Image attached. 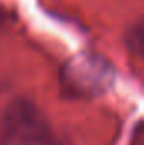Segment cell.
<instances>
[{"label": "cell", "mask_w": 144, "mask_h": 145, "mask_svg": "<svg viewBox=\"0 0 144 145\" xmlns=\"http://www.w3.org/2000/svg\"><path fill=\"white\" fill-rule=\"evenodd\" d=\"M3 132L14 145H54L53 132L42 113L24 100L5 110Z\"/></svg>", "instance_id": "obj_1"}, {"label": "cell", "mask_w": 144, "mask_h": 145, "mask_svg": "<svg viewBox=\"0 0 144 145\" xmlns=\"http://www.w3.org/2000/svg\"><path fill=\"white\" fill-rule=\"evenodd\" d=\"M126 44L132 54L144 61V19L134 22L126 32Z\"/></svg>", "instance_id": "obj_2"}, {"label": "cell", "mask_w": 144, "mask_h": 145, "mask_svg": "<svg viewBox=\"0 0 144 145\" xmlns=\"http://www.w3.org/2000/svg\"><path fill=\"white\" fill-rule=\"evenodd\" d=\"M131 145H144V120L134 127V132L131 137Z\"/></svg>", "instance_id": "obj_3"}]
</instances>
